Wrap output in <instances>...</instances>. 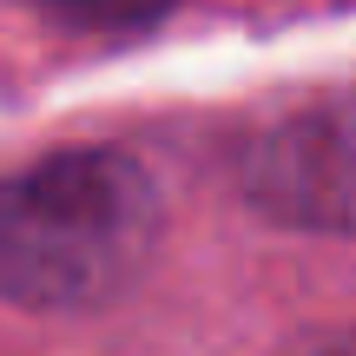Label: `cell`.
I'll list each match as a JSON object with an SVG mask.
<instances>
[{"label": "cell", "instance_id": "obj_1", "mask_svg": "<svg viewBox=\"0 0 356 356\" xmlns=\"http://www.w3.org/2000/svg\"><path fill=\"white\" fill-rule=\"evenodd\" d=\"M159 244V191L126 152H60L0 178V297L106 304Z\"/></svg>", "mask_w": 356, "mask_h": 356}, {"label": "cell", "instance_id": "obj_3", "mask_svg": "<svg viewBox=\"0 0 356 356\" xmlns=\"http://www.w3.org/2000/svg\"><path fill=\"white\" fill-rule=\"evenodd\" d=\"M53 20L66 26H145L172 7V0H40Z\"/></svg>", "mask_w": 356, "mask_h": 356}, {"label": "cell", "instance_id": "obj_2", "mask_svg": "<svg viewBox=\"0 0 356 356\" xmlns=\"http://www.w3.org/2000/svg\"><path fill=\"white\" fill-rule=\"evenodd\" d=\"M244 198L277 225L356 231V92L297 106L244 145Z\"/></svg>", "mask_w": 356, "mask_h": 356}]
</instances>
